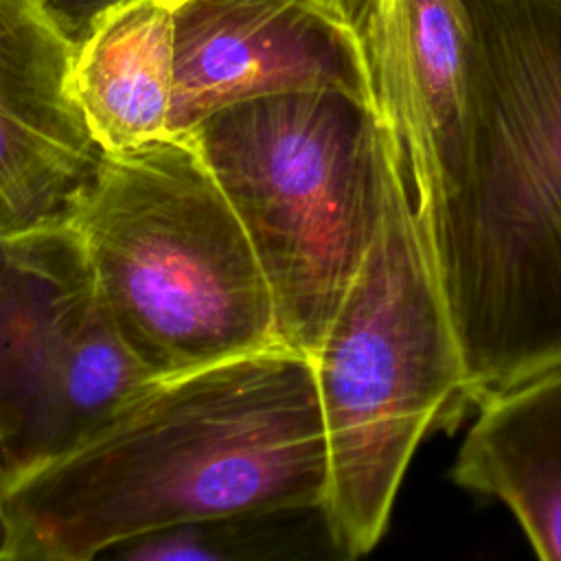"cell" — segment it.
Listing matches in <instances>:
<instances>
[{"instance_id": "3957f363", "label": "cell", "mask_w": 561, "mask_h": 561, "mask_svg": "<svg viewBox=\"0 0 561 561\" xmlns=\"http://www.w3.org/2000/svg\"><path fill=\"white\" fill-rule=\"evenodd\" d=\"M68 219L151 377L283 344L259 256L191 136L103 151Z\"/></svg>"}, {"instance_id": "52a82bcc", "label": "cell", "mask_w": 561, "mask_h": 561, "mask_svg": "<svg viewBox=\"0 0 561 561\" xmlns=\"http://www.w3.org/2000/svg\"><path fill=\"white\" fill-rule=\"evenodd\" d=\"M171 134L272 94L335 90L373 105L359 31L318 0H173Z\"/></svg>"}, {"instance_id": "277c9868", "label": "cell", "mask_w": 561, "mask_h": 561, "mask_svg": "<svg viewBox=\"0 0 561 561\" xmlns=\"http://www.w3.org/2000/svg\"><path fill=\"white\" fill-rule=\"evenodd\" d=\"M309 359L327 434L324 513L340 557L357 559L386 533L421 438L467 405L460 348L392 147L379 230Z\"/></svg>"}, {"instance_id": "7a4b0ae2", "label": "cell", "mask_w": 561, "mask_h": 561, "mask_svg": "<svg viewBox=\"0 0 561 561\" xmlns=\"http://www.w3.org/2000/svg\"><path fill=\"white\" fill-rule=\"evenodd\" d=\"M467 114L423 230L467 403L561 364V0H460Z\"/></svg>"}, {"instance_id": "8992f818", "label": "cell", "mask_w": 561, "mask_h": 561, "mask_svg": "<svg viewBox=\"0 0 561 561\" xmlns=\"http://www.w3.org/2000/svg\"><path fill=\"white\" fill-rule=\"evenodd\" d=\"M68 217L0 232V469L64 451L145 386Z\"/></svg>"}, {"instance_id": "4fadbf2b", "label": "cell", "mask_w": 561, "mask_h": 561, "mask_svg": "<svg viewBox=\"0 0 561 561\" xmlns=\"http://www.w3.org/2000/svg\"><path fill=\"white\" fill-rule=\"evenodd\" d=\"M53 24L77 46L94 22L125 0H37Z\"/></svg>"}, {"instance_id": "9c48e42d", "label": "cell", "mask_w": 561, "mask_h": 561, "mask_svg": "<svg viewBox=\"0 0 561 561\" xmlns=\"http://www.w3.org/2000/svg\"><path fill=\"white\" fill-rule=\"evenodd\" d=\"M72 59L37 0H0V232L68 217L101 162Z\"/></svg>"}, {"instance_id": "7c38bea8", "label": "cell", "mask_w": 561, "mask_h": 561, "mask_svg": "<svg viewBox=\"0 0 561 561\" xmlns=\"http://www.w3.org/2000/svg\"><path fill=\"white\" fill-rule=\"evenodd\" d=\"M340 557L322 504L217 515L142 535L105 554L118 561H302Z\"/></svg>"}, {"instance_id": "30bf717a", "label": "cell", "mask_w": 561, "mask_h": 561, "mask_svg": "<svg viewBox=\"0 0 561 561\" xmlns=\"http://www.w3.org/2000/svg\"><path fill=\"white\" fill-rule=\"evenodd\" d=\"M478 405L449 478L500 500L535 554L561 561V364Z\"/></svg>"}, {"instance_id": "6da1fadb", "label": "cell", "mask_w": 561, "mask_h": 561, "mask_svg": "<svg viewBox=\"0 0 561 561\" xmlns=\"http://www.w3.org/2000/svg\"><path fill=\"white\" fill-rule=\"evenodd\" d=\"M311 359L285 344L156 377L7 482L18 559L88 561L142 535L327 500Z\"/></svg>"}, {"instance_id": "5bb4252c", "label": "cell", "mask_w": 561, "mask_h": 561, "mask_svg": "<svg viewBox=\"0 0 561 561\" xmlns=\"http://www.w3.org/2000/svg\"><path fill=\"white\" fill-rule=\"evenodd\" d=\"M18 559V526L9 502L7 476L0 469V561Z\"/></svg>"}, {"instance_id": "8fae6325", "label": "cell", "mask_w": 561, "mask_h": 561, "mask_svg": "<svg viewBox=\"0 0 561 561\" xmlns=\"http://www.w3.org/2000/svg\"><path fill=\"white\" fill-rule=\"evenodd\" d=\"M173 85V0H125L75 46V96L103 151L169 136Z\"/></svg>"}, {"instance_id": "5b68a950", "label": "cell", "mask_w": 561, "mask_h": 561, "mask_svg": "<svg viewBox=\"0 0 561 561\" xmlns=\"http://www.w3.org/2000/svg\"><path fill=\"white\" fill-rule=\"evenodd\" d=\"M186 136L250 237L280 342L311 357L379 230L390 145L375 107L335 90L272 94Z\"/></svg>"}, {"instance_id": "9a60e30c", "label": "cell", "mask_w": 561, "mask_h": 561, "mask_svg": "<svg viewBox=\"0 0 561 561\" xmlns=\"http://www.w3.org/2000/svg\"><path fill=\"white\" fill-rule=\"evenodd\" d=\"M318 2L324 4L329 11L337 13L340 18H344L346 22H351L357 31L368 7V0H318Z\"/></svg>"}, {"instance_id": "ba28073f", "label": "cell", "mask_w": 561, "mask_h": 561, "mask_svg": "<svg viewBox=\"0 0 561 561\" xmlns=\"http://www.w3.org/2000/svg\"><path fill=\"white\" fill-rule=\"evenodd\" d=\"M373 107L405 180L419 230L445 204L467 114L460 0H368L359 24Z\"/></svg>"}]
</instances>
